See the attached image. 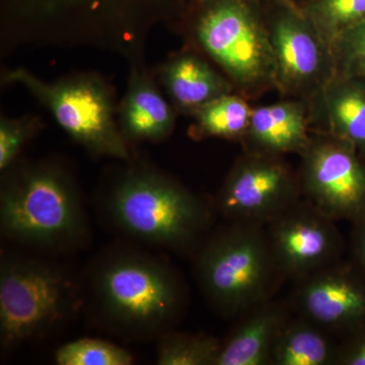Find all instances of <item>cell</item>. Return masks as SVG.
Here are the masks:
<instances>
[{
  "instance_id": "obj_5",
  "label": "cell",
  "mask_w": 365,
  "mask_h": 365,
  "mask_svg": "<svg viewBox=\"0 0 365 365\" xmlns=\"http://www.w3.org/2000/svg\"><path fill=\"white\" fill-rule=\"evenodd\" d=\"M186 26L194 50L230 79L235 93L250 101L276 90L263 0H195Z\"/></svg>"
},
{
  "instance_id": "obj_14",
  "label": "cell",
  "mask_w": 365,
  "mask_h": 365,
  "mask_svg": "<svg viewBox=\"0 0 365 365\" xmlns=\"http://www.w3.org/2000/svg\"><path fill=\"white\" fill-rule=\"evenodd\" d=\"M307 104L313 132L344 141L365 160V78L334 76Z\"/></svg>"
},
{
  "instance_id": "obj_6",
  "label": "cell",
  "mask_w": 365,
  "mask_h": 365,
  "mask_svg": "<svg viewBox=\"0 0 365 365\" xmlns=\"http://www.w3.org/2000/svg\"><path fill=\"white\" fill-rule=\"evenodd\" d=\"M192 256L204 299L223 318L273 299L284 280L261 225L228 222L209 232Z\"/></svg>"
},
{
  "instance_id": "obj_23",
  "label": "cell",
  "mask_w": 365,
  "mask_h": 365,
  "mask_svg": "<svg viewBox=\"0 0 365 365\" xmlns=\"http://www.w3.org/2000/svg\"><path fill=\"white\" fill-rule=\"evenodd\" d=\"M330 48L334 76L365 78V20L340 33Z\"/></svg>"
},
{
  "instance_id": "obj_26",
  "label": "cell",
  "mask_w": 365,
  "mask_h": 365,
  "mask_svg": "<svg viewBox=\"0 0 365 365\" xmlns=\"http://www.w3.org/2000/svg\"><path fill=\"white\" fill-rule=\"evenodd\" d=\"M351 225L349 262L365 279V216Z\"/></svg>"
},
{
  "instance_id": "obj_7",
  "label": "cell",
  "mask_w": 365,
  "mask_h": 365,
  "mask_svg": "<svg viewBox=\"0 0 365 365\" xmlns=\"http://www.w3.org/2000/svg\"><path fill=\"white\" fill-rule=\"evenodd\" d=\"M2 83L23 86L49 110L71 138L91 155L122 162L131 160L130 144L118 124L114 90L102 76L79 73L47 81L16 68L6 71Z\"/></svg>"
},
{
  "instance_id": "obj_2",
  "label": "cell",
  "mask_w": 365,
  "mask_h": 365,
  "mask_svg": "<svg viewBox=\"0 0 365 365\" xmlns=\"http://www.w3.org/2000/svg\"><path fill=\"white\" fill-rule=\"evenodd\" d=\"M124 163L98 199L104 222L131 241L193 255L210 232L213 203L150 165Z\"/></svg>"
},
{
  "instance_id": "obj_21",
  "label": "cell",
  "mask_w": 365,
  "mask_h": 365,
  "mask_svg": "<svg viewBox=\"0 0 365 365\" xmlns=\"http://www.w3.org/2000/svg\"><path fill=\"white\" fill-rule=\"evenodd\" d=\"M300 7L329 45L340 33L365 20V0H309Z\"/></svg>"
},
{
  "instance_id": "obj_17",
  "label": "cell",
  "mask_w": 365,
  "mask_h": 365,
  "mask_svg": "<svg viewBox=\"0 0 365 365\" xmlns=\"http://www.w3.org/2000/svg\"><path fill=\"white\" fill-rule=\"evenodd\" d=\"M160 79L174 109L190 116L215 98L235 93L230 79L196 50L168 60L160 67Z\"/></svg>"
},
{
  "instance_id": "obj_24",
  "label": "cell",
  "mask_w": 365,
  "mask_h": 365,
  "mask_svg": "<svg viewBox=\"0 0 365 365\" xmlns=\"http://www.w3.org/2000/svg\"><path fill=\"white\" fill-rule=\"evenodd\" d=\"M41 122L36 117L0 120V170L4 172L18 160L23 146L37 134Z\"/></svg>"
},
{
  "instance_id": "obj_16",
  "label": "cell",
  "mask_w": 365,
  "mask_h": 365,
  "mask_svg": "<svg viewBox=\"0 0 365 365\" xmlns=\"http://www.w3.org/2000/svg\"><path fill=\"white\" fill-rule=\"evenodd\" d=\"M290 302L270 299L240 317L215 365H271L278 338L294 316Z\"/></svg>"
},
{
  "instance_id": "obj_12",
  "label": "cell",
  "mask_w": 365,
  "mask_h": 365,
  "mask_svg": "<svg viewBox=\"0 0 365 365\" xmlns=\"http://www.w3.org/2000/svg\"><path fill=\"white\" fill-rule=\"evenodd\" d=\"M294 313L342 340L365 325V279L340 260L295 281Z\"/></svg>"
},
{
  "instance_id": "obj_4",
  "label": "cell",
  "mask_w": 365,
  "mask_h": 365,
  "mask_svg": "<svg viewBox=\"0 0 365 365\" xmlns=\"http://www.w3.org/2000/svg\"><path fill=\"white\" fill-rule=\"evenodd\" d=\"M85 306L83 276L52 255L2 250L0 343L13 350L67 325Z\"/></svg>"
},
{
  "instance_id": "obj_8",
  "label": "cell",
  "mask_w": 365,
  "mask_h": 365,
  "mask_svg": "<svg viewBox=\"0 0 365 365\" xmlns=\"http://www.w3.org/2000/svg\"><path fill=\"white\" fill-rule=\"evenodd\" d=\"M276 66V90L309 102L334 78L330 45L295 0H263Z\"/></svg>"
},
{
  "instance_id": "obj_13",
  "label": "cell",
  "mask_w": 365,
  "mask_h": 365,
  "mask_svg": "<svg viewBox=\"0 0 365 365\" xmlns=\"http://www.w3.org/2000/svg\"><path fill=\"white\" fill-rule=\"evenodd\" d=\"M313 139L307 102L290 98L253 108L242 140L245 153L283 157L302 155Z\"/></svg>"
},
{
  "instance_id": "obj_1",
  "label": "cell",
  "mask_w": 365,
  "mask_h": 365,
  "mask_svg": "<svg viewBox=\"0 0 365 365\" xmlns=\"http://www.w3.org/2000/svg\"><path fill=\"white\" fill-rule=\"evenodd\" d=\"M83 297V307L103 330L125 341H148L177 325L188 304V289L165 257L117 242L91 262Z\"/></svg>"
},
{
  "instance_id": "obj_10",
  "label": "cell",
  "mask_w": 365,
  "mask_h": 365,
  "mask_svg": "<svg viewBox=\"0 0 365 365\" xmlns=\"http://www.w3.org/2000/svg\"><path fill=\"white\" fill-rule=\"evenodd\" d=\"M300 191L331 220L353 223L365 216V160L344 141L313 132L302 153Z\"/></svg>"
},
{
  "instance_id": "obj_19",
  "label": "cell",
  "mask_w": 365,
  "mask_h": 365,
  "mask_svg": "<svg viewBox=\"0 0 365 365\" xmlns=\"http://www.w3.org/2000/svg\"><path fill=\"white\" fill-rule=\"evenodd\" d=\"M253 108L237 93H228L203 106L191 115L189 135L194 140L222 138L242 143L248 130Z\"/></svg>"
},
{
  "instance_id": "obj_3",
  "label": "cell",
  "mask_w": 365,
  "mask_h": 365,
  "mask_svg": "<svg viewBox=\"0 0 365 365\" xmlns=\"http://www.w3.org/2000/svg\"><path fill=\"white\" fill-rule=\"evenodd\" d=\"M0 232L37 253L66 255L91 240L90 222L76 180L59 163L14 162L2 172Z\"/></svg>"
},
{
  "instance_id": "obj_15",
  "label": "cell",
  "mask_w": 365,
  "mask_h": 365,
  "mask_svg": "<svg viewBox=\"0 0 365 365\" xmlns=\"http://www.w3.org/2000/svg\"><path fill=\"white\" fill-rule=\"evenodd\" d=\"M127 90L118 108V124L129 144L160 143L176 125L174 107L163 98L143 60L131 62Z\"/></svg>"
},
{
  "instance_id": "obj_11",
  "label": "cell",
  "mask_w": 365,
  "mask_h": 365,
  "mask_svg": "<svg viewBox=\"0 0 365 365\" xmlns=\"http://www.w3.org/2000/svg\"><path fill=\"white\" fill-rule=\"evenodd\" d=\"M284 279L299 281L342 260L345 242L335 220L304 198L265 227Z\"/></svg>"
},
{
  "instance_id": "obj_25",
  "label": "cell",
  "mask_w": 365,
  "mask_h": 365,
  "mask_svg": "<svg viewBox=\"0 0 365 365\" xmlns=\"http://www.w3.org/2000/svg\"><path fill=\"white\" fill-rule=\"evenodd\" d=\"M337 365H365V325L340 340Z\"/></svg>"
},
{
  "instance_id": "obj_9",
  "label": "cell",
  "mask_w": 365,
  "mask_h": 365,
  "mask_svg": "<svg viewBox=\"0 0 365 365\" xmlns=\"http://www.w3.org/2000/svg\"><path fill=\"white\" fill-rule=\"evenodd\" d=\"M302 199L299 175L283 157L245 153L228 173L213 207L227 222L266 227Z\"/></svg>"
},
{
  "instance_id": "obj_22",
  "label": "cell",
  "mask_w": 365,
  "mask_h": 365,
  "mask_svg": "<svg viewBox=\"0 0 365 365\" xmlns=\"http://www.w3.org/2000/svg\"><path fill=\"white\" fill-rule=\"evenodd\" d=\"M59 365H130V352L114 343L83 338L66 343L55 353Z\"/></svg>"
},
{
  "instance_id": "obj_27",
  "label": "cell",
  "mask_w": 365,
  "mask_h": 365,
  "mask_svg": "<svg viewBox=\"0 0 365 365\" xmlns=\"http://www.w3.org/2000/svg\"><path fill=\"white\" fill-rule=\"evenodd\" d=\"M295 1H297L299 6H302V4H306V2L309 1V0H295Z\"/></svg>"
},
{
  "instance_id": "obj_18",
  "label": "cell",
  "mask_w": 365,
  "mask_h": 365,
  "mask_svg": "<svg viewBox=\"0 0 365 365\" xmlns=\"http://www.w3.org/2000/svg\"><path fill=\"white\" fill-rule=\"evenodd\" d=\"M340 341L294 314L274 347L271 365H337Z\"/></svg>"
},
{
  "instance_id": "obj_20",
  "label": "cell",
  "mask_w": 365,
  "mask_h": 365,
  "mask_svg": "<svg viewBox=\"0 0 365 365\" xmlns=\"http://www.w3.org/2000/svg\"><path fill=\"white\" fill-rule=\"evenodd\" d=\"M222 341L205 334L177 332L174 329L158 339L160 365H215Z\"/></svg>"
}]
</instances>
